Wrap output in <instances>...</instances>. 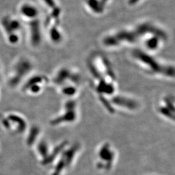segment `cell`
<instances>
[{
	"mask_svg": "<svg viewBox=\"0 0 175 175\" xmlns=\"http://www.w3.org/2000/svg\"><path fill=\"white\" fill-rule=\"evenodd\" d=\"M92 86L97 99H109L117 93V77L112 64L101 53H95L87 60Z\"/></svg>",
	"mask_w": 175,
	"mask_h": 175,
	"instance_id": "obj_1",
	"label": "cell"
},
{
	"mask_svg": "<svg viewBox=\"0 0 175 175\" xmlns=\"http://www.w3.org/2000/svg\"><path fill=\"white\" fill-rule=\"evenodd\" d=\"M166 33L163 30L151 23H143L132 29H122L108 34L103 40V46L108 48H116L125 45H131L143 40L151 34Z\"/></svg>",
	"mask_w": 175,
	"mask_h": 175,
	"instance_id": "obj_2",
	"label": "cell"
},
{
	"mask_svg": "<svg viewBox=\"0 0 175 175\" xmlns=\"http://www.w3.org/2000/svg\"><path fill=\"white\" fill-rule=\"evenodd\" d=\"M131 56L134 62L150 75L174 79V66L173 65L162 62L144 49H134Z\"/></svg>",
	"mask_w": 175,
	"mask_h": 175,
	"instance_id": "obj_3",
	"label": "cell"
},
{
	"mask_svg": "<svg viewBox=\"0 0 175 175\" xmlns=\"http://www.w3.org/2000/svg\"><path fill=\"white\" fill-rule=\"evenodd\" d=\"M52 82L63 96L67 99H74L82 82V76L77 70L62 67L54 75Z\"/></svg>",
	"mask_w": 175,
	"mask_h": 175,
	"instance_id": "obj_4",
	"label": "cell"
},
{
	"mask_svg": "<svg viewBox=\"0 0 175 175\" xmlns=\"http://www.w3.org/2000/svg\"><path fill=\"white\" fill-rule=\"evenodd\" d=\"M78 104L75 99H67L64 103L61 112L53 117L49 124L53 127H59L75 123L79 117Z\"/></svg>",
	"mask_w": 175,
	"mask_h": 175,
	"instance_id": "obj_5",
	"label": "cell"
},
{
	"mask_svg": "<svg viewBox=\"0 0 175 175\" xmlns=\"http://www.w3.org/2000/svg\"><path fill=\"white\" fill-rule=\"evenodd\" d=\"M81 149V145L79 143H69L56 159V163L51 175H62L73 163L75 159Z\"/></svg>",
	"mask_w": 175,
	"mask_h": 175,
	"instance_id": "obj_6",
	"label": "cell"
},
{
	"mask_svg": "<svg viewBox=\"0 0 175 175\" xmlns=\"http://www.w3.org/2000/svg\"><path fill=\"white\" fill-rule=\"evenodd\" d=\"M116 152L112 145L109 142L101 144L97 152V168L104 171L112 169L116 160Z\"/></svg>",
	"mask_w": 175,
	"mask_h": 175,
	"instance_id": "obj_7",
	"label": "cell"
},
{
	"mask_svg": "<svg viewBox=\"0 0 175 175\" xmlns=\"http://www.w3.org/2000/svg\"><path fill=\"white\" fill-rule=\"evenodd\" d=\"M109 101L116 112L117 108L125 111L134 112L138 110L139 107V102L136 99L118 93L110 98Z\"/></svg>",
	"mask_w": 175,
	"mask_h": 175,
	"instance_id": "obj_8",
	"label": "cell"
},
{
	"mask_svg": "<svg viewBox=\"0 0 175 175\" xmlns=\"http://www.w3.org/2000/svg\"><path fill=\"white\" fill-rule=\"evenodd\" d=\"M157 112L161 117L174 123L175 118L174 99L173 96H165L159 100L157 105Z\"/></svg>",
	"mask_w": 175,
	"mask_h": 175,
	"instance_id": "obj_9",
	"label": "cell"
},
{
	"mask_svg": "<svg viewBox=\"0 0 175 175\" xmlns=\"http://www.w3.org/2000/svg\"><path fill=\"white\" fill-rule=\"evenodd\" d=\"M167 39L166 33L151 34L143 40L145 49L147 52H154L160 49L162 44Z\"/></svg>",
	"mask_w": 175,
	"mask_h": 175,
	"instance_id": "obj_10",
	"label": "cell"
},
{
	"mask_svg": "<svg viewBox=\"0 0 175 175\" xmlns=\"http://www.w3.org/2000/svg\"><path fill=\"white\" fill-rule=\"evenodd\" d=\"M49 83V79L44 75H37L30 79L26 86V90L31 94H39Z\"/></svg>",
	"mask_w": 175,
	"mask_h": 175,
	"instance_id": "obj_11",
	"label": "cell"
},
{
	"mask_svg": "<svg viewBox=\"0 0 175 175\" xmlns=\"http://www.w3.org/2000/svg\"><path fill=\"white\" fill-rule=\"evenodd\" d=\"M29 26L31 43L34 46H37L41 42L42 40L40 23L37 18L31 19V21L29 23Z\"/></svg>",
	"mask_w": 175,
	"mask_h": 175,
	"instance_id": "obj_12",
	"label": "cell"
},
{
	"mask_svg": "<svg viewBox=\"0 0 175 175\" xmlns=\"http://www.w3.org/2000/svg\"><path fill=\"white\" fill-rule=\"evenodd\" d=\"M49 39L54 44H59L62 40V33L59 28V22L56 20L54 24L50 26L48 31Z\"/></svg>",
	"mask_w": 175,
	"mask_h": 175,
	"instance_id": "obj_13",
	"label": "cell"
},
{
	"mask_svg": "<svg viewBox=\"0 0 175 175\" xmlns=\"http://www.w3.org/2000/svg\"><path fill=\"white\" fill-rule=\"evenodd\" d=\"M20 12L23 16L31 19H37L39 14L37 8L29 3L23 4L20 8Z\"/></svg>",
	"mask_w": 175,
	"mask_h": 175,
	"instance_id": "obj_14",
	"label": "cell"
},
{
	"mask_svg": "<svg viewBox=\"0 0 175 175\" xmlns=\"http://www.w3.org/2000/svg\"><path fill=\"white\" fill-rule=\"evenodd\" d=\"M88 7L96 14H101L104 12L106 6L101 0H85Z\"/></svg>",
	"mask_w": 175,
	"mask_h": 175,
	"instance_id": "obj_15",
	"label": "cell"
},
{
	"mask_svg": "<svg viewBox=\"0 0 175 175\" xmlns=\"http://www.w3.org/2000/svg\"><path fill=\"white\" fill-rule=\"evenodd\" d=\"M47 7L51 10V16L54 19H59L61 16V10L57 5L55 0H42Z\"/></svg>",
	"mask_w": 175,
	"mask_h": 175,
	"instance_id": "obj_16",
	"label": "cell"
},
{
	"mask_svg": "<svg viewBox=\"0 0 175 175\" xmlns=\"http://www.w3.org/2000/svg\"><path fill=\"white\" fill-rule=\"evenodd\" d=\"M37 149L39 154L42 158V163H44L48 158L51 149H49L48 144L46 141H42L39 143Z\"/></svg>",
	"mask_w": 175,
	"mask_h": 175,
	"instance_id": "obj_17",
	"label": "cell"
},
{
	"mask_svg": "<svg viewBox=\"0 0 175 175\" xmlns=\"http://www.w3.org/2000/svg\"><path fill=\"white\" fill-rule=\"evenodd\" d=\"M140 0H128V3L130 5H134L137 4Z\"/></svg>",
	"mask_w": 175,
	"mask_h": 175,
	"instance_id": "obj_18",
	"label": "cell"
},
{
	"mask_svg": "<svg viewBox=\"0 0 175 175\" xmlns=\"http://www.w3.org/2000/svg\"><path fill=\"white\" fill-rule=\"evenodd\" d=\"M101 1L105 5H107V3H108L109 2V0H101Z\"/></svg>",
	"mask_w": 175,
	"mask_h": 175,
	"instance_id": "obj_19",
	"label": "cell"
}]
</instances>
